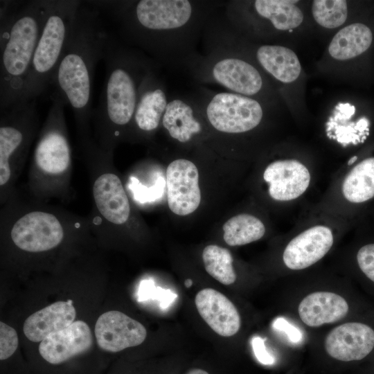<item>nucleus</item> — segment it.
Returning <instances> with one entry per match:
<instances>
[{"instance_id":"nucleus-1","label":"nucleus","mask_w":374,"mask_h":374,"mask_svg":"<svg viewBox=\"0 0 374 374\" xmlns=\"http://www.w3.org/2000/svg\"><path fill=\"white\" fill-rule=\"evenodd\" d=\"M109 14L123 35L163 62L192 56V40L208 23V3L189 0L89 1Z\"/></svg>"},{"instance_id":"nucleus-2","label":"nucleus","mask_w":374,"mask_h":374,"mask_svg":"<svg viewBox=\"0 0 374 374\" xmlns=\"http://www.w3.org/2000/svg\"><path fill=\"white\" fill-rule=\"evenodd\" d=\"M110 37L100 11L88 1H82L51 82L54 92L70 106L80 124L91 115L94 72L98 62L103 60Z\"/></svg>"},{"instance_id":"nucleus-3","label":"nucleus","mask_w":374,"mask_h":374,"mask_svg":"<svg viewBox=\"0 0 374 374\" xmlns=\"http://www.w3.org/2000/svg\"><path fill=\"white\" fill-rule=\"evenodd\" d=\"M53 0L1 3L0 109L18 103Z\"/></svg>"},{"instance_id":"nucleus-4","label":"nucleus","mask_w":374,"mask_h":374,"mask_svg":"<svg viewBox=\"0 0 374 374\" xmlns=\"http://www.w3.org/2000/svg\"><path fill=\"white\" fill-rule=\"evenodd\" d=\"M103 60L105 78L94 115L107 134L112 128L113 136L117 137L118 129L132 122L140 86L154 63L141 52L122 45L112 35Z\"/></svg>"},{"instance_id":"nucleus-5","label":"nucleus","mask_w":374,"mask_h":374,"mask_svg":"<svg viewBox=\"0 0 374 374\" xmlns=\"http://www.w3.org/2000/svg\"><path fill=\"white\" fill-rule=\"evenodd\" d=\"M206 56L191 57L195 75L204 82L215 83L226 91L251 97L265 104L271 91L270 82L254 61L221 30H216Z\"/></svg>"},{"instance_id":"nucleus-6","label":"nucleus","mask_w":374,"mask_h":374,"mask_svg":"<svg viewBox=\"0 0 374 374\" xmlns=\"http://www.w3.org/2000/svg\"><path fill=\"white\" fill-rule=\"evenodd\" d=\"M81 3L77 0H53L20 101L36 100L51 86Z\"/></svg>"},{"instance_id":"nucleus-7","label":"nucleus","mask_w":374,"mask_h":374,"mask_svg":"<svg viewBox=\"0 0 374 374\" xmlns=\"http://www.w3.org/2000/svg\"><path fill=\"white\" fill-rule=\"evenodd\" d=\"M327 60L343 65L363 84L374 79V7L335 33L326 52Z\"/></svg>"},{"instance_id":"nucleus-8","label":"nucleus","mask_w":374,"mask_h":374,"mask_svg":"<svg viewBox=\"0 0 374 374\" xmlns=\"http://www.w3.org/2000/svg\"><path fill=\"white\" fill-rule=\"evenodd\" d=\"M299 3L292 0L231 1L227 17L235 30H247L258 35L292 32L305 19Z\"/></svg>"},{"instance_id":"nucleus-9","label":"nucleus","mask_w":374,"mask_h":374,"mask_svg":"<svg viewBox=\"0 0 374 374\" xmlns=\"http://www.w3.org/2000/svg\"><path fill=\"white\" fill-rule=\"evenodd\" d=\"M195 100L203 117L215 130L240 134L256 129L265 116L264 103L229 91L207 93Z\"/></svg>"},{"instance_id":"nucleus-10","label":"nucleus","mask_w":374,"mask_h":374,"mask_svg":"<svg viewBox=\"0 0 374 374\" xmlns=\"http://www.w3.org/2000/svg\"><path fill=\"white\" fill-rule=\"evenodd\" d=\"M228 37L244 51L258 65L269 80H271L285 99L287 91L302 88L303 71L296 54L288 47L263 44L244 47L225 30Z\"/></svg>"},{"instance_id":"nucleus-11","label":"nucleus","mask_w":374,"mask_h":374,"mask_svg":"<svg viewBox=\"0 0 374 374\" xmlns=\"http://www.w3.org/2000/svg\"><path fill=\"white\" fill-rule=\"evenodd\" d=\"M10 235L20 249L41 252L57 246L63 239L64 231L55 215L34 211L24 215L14 224Z\"/></svg>"},{"instance_id":"nucleus-12","label":"nucleus","mask_w":374,"mask_h":374,"mask_svg":"<svg viewBox=\"0 0 374 374\" xmlns=\"http://www.w3.org/2000/svg\"><path fill=\"white\" fill-rule=\"evenodd\" d=\"M168 204L176 215L184 216L193 213L199 206L201 191L199 173L190 161L178 159L166 169Z\"/></svg>"},{"instance_id":"nucleus-13","label":"nucleus","mask_w":374,"mask_h":374,"mask_svg":"<svg viewBox=\"0 0 374 374\" xmlns=\"http://www.w3.org/2000/svg\"><path fill=\"white\" fill-rule=\"evenodd\" d=\"M325 349L343 362H359L374 352V325L364 321L345 323L332 330L325 339Z\"/></svg>"},{"instance_id":"nucleus-14","label":"nucleus","mask_w":374,"mask_h":374,"mask_svg":"<svg viewBox=\"0 0 374 374\" xmlns=\"http://www.w3.org/2000/svg\"><path fill=\"white\" fill-rule=\"evenodd\" d=\"M94 332L99 348L109 353L137 346L147 336L143 325L117 310L102 314L96 321Z\"/></svg>"},{"instance_id":"nucleus-15","label":"nucleus","mask_w":374,"mask_h":374,"mask_svg":"<svg viewBox=\"0 0 374 374\" xmlns=\"http://www.w3.org/2000/svg\"><path fill=\"white\" fill-rule=\"evenodd\" d=\"M93 344L89 326L75 321L67 328L48 335L39 345V353L48 365L58 366L87 353Z\"/></svg>"},{"instance_id":"nucleus-16","label":"nucleus","mask_w":374,"mask_h":374,"mask_svg":"<svg viewBox=\"0 0 374 374\" xmlns=\"http://www.w3.org/2000/svg\"><path fill=\"white\" fill-rule=\"evenodd\" d=\"M372 122L373 113L365 103H339L327 123V131L339 143L357 145L370 136Z\"/></svg>"},{"instance_id":"nucleus-17","label":"nucleus","mask_w":374,"mask_h":374,"mask_svg":"<svg viewBox=\"0 0 374 374\" xmlns=\"http://www.w3.org/2000/svg\"><path fill=\"white\" fill-rule=\"evenodd\" d=\"M308 168L296 159L276 160L263 173L268 193L274 200L288 202L301 197L310 183Z\"/></svg>"},{"instance_id":"nucleus-18","label":"nucleus","mask_w":374,"mask_h":374,"mask_svg":"<svg viewBox=\"0 0 374 374\" xmlns=\"http://www.w3.org/2000/svg\"><path fill=\"white\" fill-rule=\"evenodd\" d=\"M332 230L326 226H313L294 237L286 246L283 260L292 270L305 269L323 258L333 244Z\"/></svg>"},{"instance_id":"nucleus-19","label":"nucleus","mask_w":374,"mask_h":374,"mask_svg":"<svg viewBox=\"0 0 374 374\" xmlns=\"http://www.w3.org/2000/svg\"><path fill=\"white\" fill-rule=\"evenodd\" d=\"M168 100L163 82L159 78L154 64L140 86L132 119L135 126L146 132L157 130L161 123Z\"/></svg>"},{"instance_id":"nucleus-20","label":"nucleus","mask_w":374,"mask_h":374,"mask_svg":"<svg viewBox=\"0 0 374 374\" xmlns=\"http://www.w3.org/2000/svg\"><path fill=\"white\" fill-rule=\"evenodd\" d=\"M195 303L202 318L219 335L231 337L240 330V314L221 292L212 288L203 289L196 294Z\"/></svg>"},{"instance_id":"nucleus-21","label":"nucleus","mask_w":374,"mask_h":374,"mask_svg":"<svg viewBox=\"0 0 374 374\" xmlns=\"http://www.w3.org/2000/svg\"><path fill=\"white\" fill-rule=\"evenodd\" d=\"M201 115L196 100L175 97L168 100L161 125L171 138L180 143H187L203 131L199 118Z\"/></svg>"},{"instance_id":"nucleus-22","label":"nucleus","mask_w":374,"mask_h":374,"mask_svg":"<svg viewBox=\"0 0 374 374\" xmlns=\"http://www.w3.org/2000/svg\"><path fill=\"white\" fill-rule=\"evenodd\" d=\"M93 195L98 210L107 220L115 224L127 220L130 203L118 176L112 173L100 175L94 182Z\"/></svg>"},{"instance_id":"nucleus-23","label":"nucleus","mask_w":374,"mask_h":374,"mask_svg":"<svg viewBox=\"0 0 374 374\" xmlns=\"http://www.w3.org/2000/svg\"><path fill=\"white\" fill-rule=\"evenodd\" d=\"M75 317L71 300L57 301L30 315L24 321V333L30 341L41 342L50 334L69 326Z\"/></svg>"},{"instance_id":"nucleus-24","label":"nucleus","mask_w":374,"mask_h":374,"mask_svg":"<svg viewBox=\"0 0 374 374\" xmlns=\"http://www.w3.org/2000/svg\"><path fill=\"white\" fill-rule=\"evenodd\" d=\"M349 305L344 298L330 292H317L307 295L299 303L301 321L310 327H319L344 318Z\"/></svg>"},{"instance_id":"nucleus-25","label":"nucleus","mask_w":374,"mask_h":374,"mask_svg":"<svg viewBox=\"0 0 374 374\" xmlns=\"http://www.w3.org/2000/svg\"><path fill=\"white\" fill-rule=\"evenodd\" d=\"M374 7L371 3L344 0H315L311 14L317 25L327 30L341 28Z\"/></svg>"},{"instance_id":"nucleus-26","label":"nucleus","mask_w":374,"mask_h":374,"mask_svg":"<svg viewBox=\"0 0 374 374\" xmlns=\"http://www.w3.org/2000/svg\"><path fill=\"white\" fill-rule=\"evenodd\" d=\"M341 190L344 198L352 204H364L374 198V152L351 168L344 179Z\"/></svg>"},{"instance_id":"nucleus-27","label":"nucleus","mask_w":374,"mask_h":374,"mask_svg":"<svg viewBox=\"0 0 374 374\" xmlns=\"http://www.w3.org/2000/svg\"><path fill=\"white\" fill-rule=\"evenodd\" d=\"M224 240L229 246L244 245L260 240L265 227L258 217L249 214L232 217L223 225Z\"/></svg>"},{"instance_id":"nucleus-28","label":"nucleus","mask_w":374,"mask_h":374,"mask_svg":"<svg viewBox=\"0 0 374 374\" xmlns=\"http://www.w3.org/2000/svg\"><path fill=\"white\" fill-rule=\"evenodd\" d=\"M204 267L207 273L223 285L233 284L236 274L233 267V258L226 248L211 244L202 253Z\"/></svg>"},{"instance_id":"nucleus-29","label":"nucleus","mask_w":374,"mask_h":374,"mask_svg":"<svg viewBox=\"0 0 374 374\" xmlns=\"http://www.w3.org/2000/svg\"><path fill=\"white\" fill-rule=\"evenodd\" d=\"M356 262L362 274L374 285V242L364 244L359 248Z\"/></svg>"},{"instance_id":"nucleus-30","label":"nucleus","mask_w":374,"mask_h":374,"mask_svg":"<svg viewBox=\"0 0 374 374\" xmlns=\"http://www.w3.org/2000/svg\"><path fill=\"white\" fill-rule=\"evenodd\" d=\"M19 340L16 330L11 326L0 322V359L5 361L11 357L18 348Z\"/></svg>"},{"instance_id":"nucleus-31","label":"nucleus","mask_w":374,"mask_h":374,"mask_svg":"<svg viewBox=\"0 0 374 374\" xmlns=\"http://www.w3.org/2000/svg\"><path fill=\"white\" fill-rule=\"evenodd\" d=\"M139 296L141 300L155 296L160 300L163 308H167L177 296L170 290H162L161 288L157 290L152 281L148 280H143L141 283Z\"/></svg>"},{"instance_id":"nucleus-32","label":"nucleus","mask_w":374,"mask_h":374,"mask_svg":"<svg viewBox=\"0 0 374 374\" xmlns=\"http://www.w3.org/2000/svg\"><path fill=\"white\" fill-rule=\"evenodd\" d=\"M251 345L255 356L261 364L271 365L274 363V358L267 352L263 339L260 337H254Z\"/></svg>"},{"instance_id":"nucleus-33","label":"nucleus","mask_w":374,"mask_h":374,"mask_svg":"<svg viewBox=\"0 0 374 374\" xmlns=\"http://www.w3.org/2000/svg\"><path fill=\"white\" fill-rule=\"evenodd\" d=\"M273 326L276 329L285 332L293 342H299L302 338V334L300 330L283 318L276 319L273 323Z\"/></svg>"},{"instance_id":"nucleus-34","label":"nucleus","mask_w":374,"mask_h":374,"mask_svg":"<svg viewBox=\"0 0 374 374\" xmlns=\"http://www.w3.org/2000/svg\"><path fill=\"white\" fill-rule=\"evenodd\" d=\"M186 374H208L206 371L200 368H193L189 371Z\"/></svg>"},{"instance_id":"nucleus-35","label":"nucleus","mask_w":374,"mask_h":374,"mask_svg":"<svg viewBox=\"0 0 374 374\" xmlns=\"http://www.w3.org/2000/svg\"><path fill=\"white\" fill-rule=\"evenodd\" d=\"M358 159V156L355 155V156H353L352 157L349 161H348V165H352V164H354Z\"/></svg>"},{"instance_id":"nucleus-36","label":"nucleus","mask_w":374,"mask_h":374,"mask_svg":"<svg viewBox=\"0 0 374 374\" xmlns=\"http://www.w3.org/2000/svg\"><path fill=\"white\" fill-rule=\"evenodd\" d=\"M193 284V280L191 279H186L184 282V285L187 287H190Z\"/></svg>"}]
</instances>
